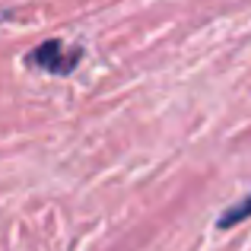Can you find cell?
Segmentation results:
<instances>
[{
  "mask_svg": "<svg viewBox=\"0 0 251 251\" xmlns=\"http://www.w3.org/2000/svg\"><path fill=\"white\" fill-rule=\"evenodd\" d=\"M32 64H38V67H45L48 74H70V70L76 67V61H80V51H64V42H45L42 48L35 51V54L29 57Z\"/></svg>",
  "mask_w": 251,
  "mask_h": 251,
  "instance_id": "1",
  "label": "cell"
},
{
  "mask_svg": "<svg viewBox=\"0 0 251 251\" xmlns=\"http://www.w3.org/2000/svg\"><path fill=\"white\" fill-rule=\"evenodd\" d=\"M248 216H251V194L245 197V201H239L235 207L223 210L220 220H216V226H220V229H232V226H239L242 220H248Z\"/></svg>",
  "mask_w": 251,
  "mask_h": 251,
  "instance_id": "2",
  "label": "cell"
}]
</instances>
